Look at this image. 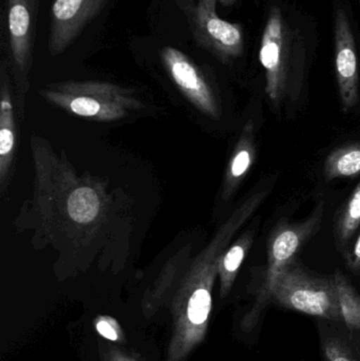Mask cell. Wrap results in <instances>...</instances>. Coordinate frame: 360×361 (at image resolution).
<instances>
[{
	"label": "cell",
	"instance_id": "obj_1",
	"mask_svg": "<svg viewBox=\"0 0 360 361\" xmlns=\"http://www.w3.org/2000/svg\"><path fill=\"white\" fill-rule=\"evenodd\" d=\"M306 37L280 4L268 8L260 39L259 61L266 73V92L274 107L302 86L306 59Z\"/></svg>",
	"mask_w": 360,
	"mask_h": 361
},
{
	"label": "cell",
	"instance_id": "obj_2",
	"mask_svg": "<svg viewBox=\"0 0 360 361\" xmlns=\"http://www.w3.org/2000/svg\"><path fill=\"white\" fill-rule=\"evenodd\" d=\"M215 267L209 265L182 288L173 305V335L166 361H185L203 343L213 309Z\"/></svg>",
	"mask_w": 360,
	"mask_h": 361
},
{
	"label": "cell",
	"instance_id": "obj_3",
	"mask_svg": "<svg viewBox=\"0 0 360 361\" xmlns=\"http://www.w3.org/2000/svg\"><path fill=\"white\" fill-rule=\"evenodd\" d=\"M272 300L285 309L314 316L327 322H342L340 297L333 277L309 273L297 260L277 277Z\"/></svg>",
	"mask_w": 360,
	"mask_h": 361
},
{
	"label": "cell",
	"instance_id": "obj_4",
	"mask_svg": "<svg viewBox=\"0 0 360 361\" xmlns=\"http://www.w3.org/2000/svg\"><path fill=\"white\" fill-rule=\"evenodd\" d=\"M323 202L315 208L310 218L298 224L281 223L271 235L268 250L266 278L256 299L255 305L243 320V328L252 330L266 305L272 300L273 290L279 274L296 260L304 244L318 231L323 221Z\"/></svg>",
	"mask_w": 360,
	"mask_h": 361
},
{
	"label": "cell",
	"instance_id": "obj_5",
	"mask_svg": "<svg viewBox=\"0 0 360 361\" xmlns=\"http://www.w3.org/2000/svg\"><path fill=\"white\" fill-rule=\"evenodd\" d=\"M218 0H175L190 32L201 48L228 63L244 51V33L240 23L224 20L217 13Z\"/></svg>",
	"mask_w": 360,
	"mask_h": 361
},
{
	"label": "cell",
	"instance_id": "obj_6",
	"mask_svg": "<svg viewBox=\"0 0 360 361\" xmlns=\"http://www.w3.org/2000/svg\"><path fill=\"white\" fill-rule=\"evenodd\" d=\"M39 0H4V42L15 71L27 74L35 46Z\"/></svg>",
	"mask_w": 360,
	"mask_h": 361
},
{
	"label": "cell",
	"instance_id": "obj_7",
	"mask_svg": "<svg viewBox=\"0 0 360 361\" xmlns=\"http://www.w3.org/2000/svg\"><path fill=\"white\" fill-rule=\"evenodd\" d=\"M334 59L342 108L349 112L359 102V53L350 18L342 6L334 12Z\"/></svg>",
	"mask_w": 360,
	"mask_h": 361
},
{
	"label": "cell",
	"instance_id": "obj_8",
	"mask_svg": "<svg viewBox=\"0 0 360 361\" xmlns=\"http://www.w3.org/2000/svg\"><path fill=\"white\" fill-rule=\"evenodd\" d=\"M110 0H54L50 12L48 48L52 55L65 52L104 10Z\"/></svg>",
	"mask_w": 360,
	"mask_h": 361
},
{
	"label": "cell",
	"instance_id": "obj_9",
	"mask_svg": "<svg viewBox=\"0 0 360 361\" xmlns=\"http://www.w3.org/2000/svg\"><path fill=\"white\" fill-rule=\"evenodd\" d=\"M160 56L169 75L186 97L203 111L217 116L215 97L200 68L185 53L173 47H164Z\"/></svg>",
	"mask_w": 360,
	"mask_h": 361
},
{
	"label": "cell",
	"instance_id": "obj_10",
	"mask_svg": "<svg viewBox=\"0 0 360 361\" xmlns=\"http://www.w3.org/2000/svg\"><path fill=\"white\" fill-rule=\"evenodd\" d=\"M321 348L323 361H360V343L352 332L321 322Z\"/></svg>",
	"mask_w": 360,
	"mask_h": 361
},
{
	"label": "cell",
	"instance_id": "obj_11",
	"mask_svg": "<svg viewBox=\"0 0 360 361\" xmlns=\"http://www.w3.org/2000/svg\"><path fill=\"white\" fill-rule=\"evenodd\" d=\"M360 173V142L347 144L328 157L323 169L327 180L356 177Z\"/></svg>",
	"mask_w": 360,
	"mask_h": 361
},
{
	"label": "cell",
	"instance_id": "obj_12",
	"mask_svg": "<svg viewBox=\"0 0 360 361\" xmlns=\"http://www.w3.org/2000/svg\"><path fill=\"white\" fill-rule=\"evenodd\" d=\"M340 297L342 322L350 332H360V295L340 271L334 274Z\"/></svg>",
	"mask_w": 360,
	"mask_h": 361
},
{
	"label": "cell",
	"instance_id": "obj_13",
	"mask_svg": "<svg viewBox=\"0 0 360 361\" xmlns=\"http://www.w3.org/2000/svg\"><path fill=\"white\" fill-rule=\"evenodd\" d=\"M255 129L254 124L249 122L243 130L242 137H241L239 145L237 146L236 152L230 166V182L232 185L238 184L243 178L247 176L251 169L252 165L256 159L255 144Z\"/></svg>",
	"mask_w": 360,
	"mask_h": 361
},
{
	"label": "cell",
	"instance_id": "obj_14",
	"mask_svg": "<svg viewBox=\"0 0 360 361\" xmlns=\"http://www.w3.org/2000/svg\"><path fill=\"white\" fill-rule=\"evenodd\" d=\"M360 225V182L342 208L335 228L336 245L346 250Z\"/></svg>",
	"mask_w": 360,
	"mask_h": 361
},
{
	"label": "cell",
	"instance_id": "obj_15",
	"mask_svg": "<svg viewBox=\"0 0 360 361\" xmlns=\"http://www.w3.org/2000/svg\"><path fill=\"white\" fill-rule=\"evenodd\" d=\"M67 209L74 222L87 224L97 218L101 209V202L92 188L80 187L68 197Z\"/></svg>",
	"mask_w": 360,
	"mask_h": 361
},
{
	"label": "cell",
	"instance_id": "obj_16",
	"mask_svg": "<svg viewBox=\"0 0 360 361\" xmlns=\"http://www.w3.org/2000/svg\"><path fill=\"white\" fill-rule=\"evenodd\" d=\"M254 241V233H247L230 250L226 252L220 264L221 274V294L226 296L232 288L237 273L251 248Z\"/></svg>",
	"mask_w": 360,
	"mask_h": 361
},
{
	"label": "cell",
	"instance_id": "obj_17",
	"mask_svg": "<svg viewBox=\"0 0 360 361\" xmlns=\"http://www.w3.org/2000/svg\"><path fill=\"white\" fill-rule=\"evenodd\" d=\"M6 61H2V99H1V128H0V156H1L2 171L4 163L8 161L14 148L13 135L12 104L8 93V75L6 73Z\"/></svg>",
	"mask_w": 360,
	"mask_h": 361
},
{
	"label": "cell",
	"instance_id": "obj_18",
	"mask_svg": "<svg viewBox=\"0 0 360 361\" xmlns=\"http://www.w3.org/2000/svg\"><path fill=\"white\" fill-rule=\"evenodd\" d=\"M93 324H94L95 330L103 338L114 343H123L125 341L122 326L116 318L111 316L99 315L95 318Z\"/></svg>",
	"mask_w": 360,
	"mask_h": 361
},
{
	"label": "cell",
	"instance_id": "obj_19",
	"mask_svg": "<svg viewBox=\"0 0 360 361\" xmlns=\"http://www.w3.org/2000/svg\"><path fill=\"white\" fill-rule=\"evenodd\" d=\"M345 260L351 271L360 275V233L352 247L345 254Z\"/></svg>",
	"mask_w": 360,
	"mask_h": 361
},
{
	"label": "cell",
	"instance_id": "obj_20",
	"mask_svg": "<svg viewBox=\"0 0 360 361\" xmlns=\"http://www.w3.org/2000/svg\"><path fill=\"white\" fill-rule=\"evenodd\" d=\"M104 358H105V361H137L116 349H110L104 355Z\"/></svg>",
	"mask_w": 360,
	"mask_h": 361
},
{
	"label": "cell",
	"instance_id": "obj_21",
	"mask_svg": "<svg viewBox=\"0 0 360 361\" xmlns=\"http://www.w3.org/2000/svg\"><path fill=\"white\" fill-rule=\"evenodd\" d=\"M220 4L223 6H226V8H230V6H234L236 4L237 0H218Z\"/></svg>",
	"mask_w": 360,
	"mask_h": 361
}]
</instances>
